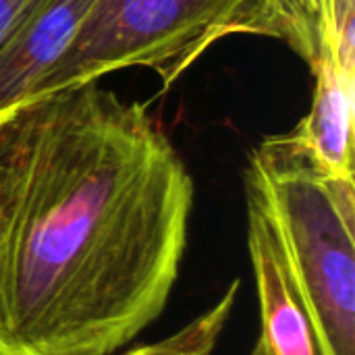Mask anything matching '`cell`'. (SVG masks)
Wrapping results in <instances>:
<instances>
[{"label":"cell","mask_w":355,"mask_h":355,"mask_svg":"<svg viewBox=\"0 0 355 355\" xmlns=\"http://www.w3.org/2000/svg\"><path fill=\"white\" fill-rule=\"evenodd\" d=\"M193 179L162 125L98 81L0 119V355H112L164 312Z\"/></svg>","instance_id":"1"},{"label":"cell","mask_w":355,"mask_h":355,"mask_svg":"<svg viewBox=\"0 0 355 355\" xmlns=\"http://www.w3.org/2000/svg\"><path fill=\"white\" fill-rule=\"evenodd\" d=\"M245 204L268 223L324 355H355V181L322 171L289 133L260 141Z\"/></svg>","instance_id":"2"},{"label":"cell","mask_w":355,"mask_h":355,"mask_svg":"<svg viewBox=\"0 0 355 355\" xmlns=\"http://www.w3.org/2000/svg\"><path fill=\"white\" fill-rule=\"evenodd\" d=\"M260 0H96L31 100L123 69L154 71L171 89L229 35H250Z\"/></svg>","instance_id":"3"},{"label":"cell","mask_w":355,"mask_h":355,"mask_svg":"<svg viewBox=\"0 0 355 355\" xmlns=\"http://www.w3.org/2000/svg\"><path fill=\"white\" fill-rule=\"evenodd\" d=\"M248 252L258 289L260 335L252 355H324L314 320L266 218L250 204Z\"/></svg>","instance_id":"4"},{"label":"cell","mask_w":355,"mask_h":355,"mask_svg":"<svg viewBox=\"0 0 355 355\" xmlns=\"http://www.w3.org/2000/svg\"><path fill=\"white\" fill-rule=\"evenodd\" d=\"M96 0H35L0 42V119L29 102Z\"/></svg>","instance_id":"5"},{"label":"cell","mask_w":355,"mask_h":355,"mask_svg":"<svg viewBox=\"0 0 355 355\" xmlns=\"http://www.w3.org/2000/svg\"><path fill=\"white\" fill-rule=\"evenodd\" d=\"M250 35L285 42L312 73L355 75V0H260Z\"/></svg>","instance_id":"6"},{"label":"cell","mask_w":355,"mask_h":355,"mask_svg":"<svg viewBox=\"0 0 355 355\" xmlns=\"http://www.w3.org/2000/svg\"><path fill=\"white\" fill-rule=\"evenodd\" d=\"M310 112L297 123L291 135L327 173L354 179L355 75L337 69H318Z\"/></svg>","instance_id":"7"},{"label":"cell","mask_w":355,"mask_h":355,"mask_svg":"<svg viewBox=\"0 0 355 355\" xmlns=\"http://www.w3.org/2000/svg\"><path fill=\"white\" fill-rule=\"evenodd\" d=\"M241 281L235 279L223 291L218 302L202 312L198 318L187 322L177 333L148 345L133 347L123 355H214L218 339L231 318V312L237 304Z\"/></svg>","instance_id":"8"},{"label":"cell","mask_w":355,"mask_h":355,"mask_svg":"<svg viewBox=\"0 0 355 355\" xmlns=\"http://www.w3.org/2000/svg\"><path fill=\"white\" fill-rule=\"evenodd\" d=\"M35 0H0V42Z\"/></svg>","instance_id":"9"}]
</instances>
